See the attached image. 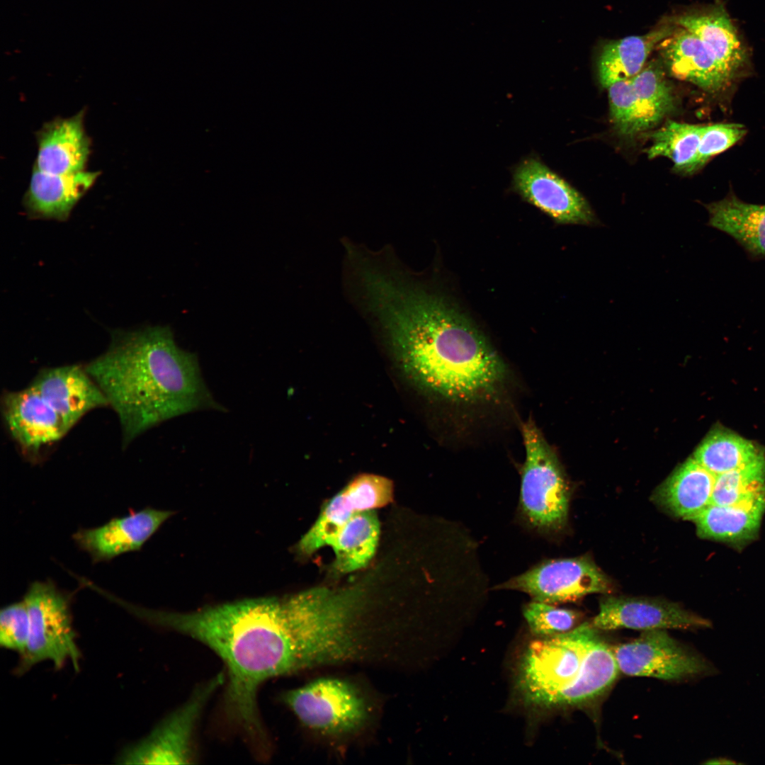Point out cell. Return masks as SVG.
<instances>
[{
  "label": "cell",
  "instance_id": "5",
  "mask_svg": "<svg viewBox=\"0 0 765 765\" xmlns=\"http://www.w3.org/2000/svg\"><path fill=\"white\" fill-rule=\"evenodd\" d=\"M23 599L28 614L29 635L17 674H24L44 661H50L56 669L69 661L78 671L81 652L72 625L69 595L51 581H35Z\"/></svg>",
  "mask_w": 765,
  "mask_h": 765
},
{
  "label": "cell",
  "instance_id": "13",
  "mask_svg": "<svg viewBox=\"0 0 765 765\" xmlns=\"http://www.w3.org/2000/svg\"><path fill=\"white\" fill-rule=\"evenodd\" d=\"M597 630L697 629L710 623L679 604L645 597L607 596L591 622Z\"/></svg>",
  "mask_w": 765,
  "mask_h": 765
},
{
  "label": "cell",
  "instance_id": "29",
  "mask_svg": "<svg viewBox=\"0 0 765 765\" xmlns=\"http://www.w3.org/2000/svg\"><path fill=\"white\" fill-rule=\"evenodd\" d=\"M765 496V456L715 477L711 504L728 506Z\"/></svg>",
  "mask_w": 765,
  "mask_h": 765
},
{
  "label": "cell",
  "instance_id": "25",
  "mask_svg": "<svg viewBox=\"0 0 765 765\" xmlns=\"http://www.w3.org/2000/svg\"><path fill=\"white\" fill-rule=\"evenodd\" d=\"M379 535V521L373 510L355 513L330 545L336 568L346 573L365 567L375 552Z\"/></svg>",
  "mask_w": 765,
  "mask_h": 765
},
{
  "label": "cell",
  "instance_id": "17",
  "mask_svg": "<svg viewBox=\"0 0 765 765\" xmlns=\"http://www.w3.org/2000/svg\"><path fill=\"white\" fill-rule=\"evenodd\" d=\"M83 110L67 118L45 123L37 132L38 154L34 167L52 174L84 170L90 154V139L84 127Z\"/></svg>",
  "mask_w": 765,
  "mask_h": 765
},
{
  "label": "cell",
  "instance_id": "1",
  "mask_svg": "<svg viewBox=\"0 0 765 765\" xmlns=\"http://www.w3.org/2000/svg\"><path fill=\"white\" fill-rule=\"evenodd\" d=\"M385 256L352 266L363 305L384 332L403 370L423 390L454 403L494 398L506 364L484 334L443 295L413 280Z\"/></svg>",
  "mask_w": 765,
  "mask_h": 765
},
{
  "label": "cell",
  "instance_id": "10",
  "mask_svg": "<svg viewBox=\"0 0 765 765\" xmlns=\"http://www.w3.org/2000/svg\"><path fill=\"white\" fill-rule=\"evenodd\" d=\"M530 595L548 604L574 601L593 593H608L611 584L589 558L548 560L509 580L502 586Z\"/></svg>",
  "mask_w": 765,
  "mask_h": 765
},
{
  "label": "cell",
  "instance_id": "16",
  "mask_svg": "<svg viewBox=\"0 0 765 765\" xmlns=\"http://www.w3.org/2000/svg\"><path fill=\"white\" fill-rule=\"evenodd\" d=\"M659 45L668 69L675 77L708 94H724L737 81L703 40L682 27L679 26Z\"/></svg>",
  "mask_w": 765,
  "mask_h": 765
},
{
  "label": "cell",
  "instance_id": "34",
  "mask_svg": "<svg viewBox=\"0 0 765 765\" xmlns=\"http://www.w3.org/2000/svg\"><path fill=\"white\" fill-rule=\"evenodd\" d=\"M29 635V619L23 600L3 607L0 611V646L18 652L26 651Z\"/></svg>",
  "mask_w": 765,
  "mask_h": 765
},
{
  "label": "cell",
  "instance_id": "33",
  "mask_svg": "<svg viewBox=\"0 0 765 765\" xmlns=\"http://www.w3.org/2000/svg\"><path fill=\"white\" fill-rule=\"evenodd\" d=\"M607 89L611 119L616 129L625 136L638 133V108L632 78L616 81Z\"/></svg>",
  "mask_w": 765,
  "mask_h": 765
},
{
  "label": "cell",
  "instance_id": "9",
  "mask_svg": "<svg viewBox=\"0 0 765 765\" xmlns=\"http://www.w3.org/2000/svg\"><path fill=\"white\" fill-rule=\"evenodd\" d=\"M620 672L633 676L680 681L713 674L715 668L663 629L643 631L612 647Z\"/></svg>",
  "mask_w": 765,
  "mask_h": 765
},
{
  "label": "cell",
  "instance_id": "23",
  "mask_svg": "<svg viewBox=\"0 0 765 765\" xmlns=\"http://www.w3.org/2000/svg\"><path fill=\"white\" fill-rule=\"evenodd\" d=\"M620 673L612 647L598 635L591 642L575 680L555 698L552 706H574L602 696Z\"/></svg>",
  "mask_w": 765,
  "mask_h": 765
},
{
  "label": "cell",
  "instance_id": "22",
  "mask_svg": "<svg viewBox=\"0 0 765 765\" xmlns=\"http://www.w3.org/2000/svg\"><path fill=\"white\" fill-rule=\"evenodd\" d=\"M765 510V496L737 504H710L692 521L704 538L742 543L756 534Z\"/></svg>",
  "mask_w": 765,
  "mask_h": 765
},
{
  "label": "cell",
  "instance_id": "4",
  "mask_svg": "<svg viewBox=\"0 0 765 765\" xmlns=\"http://www.w3.org/2000/svg\"><path fill=\"white\" fill-rule=\"evenodd\" d=\"M597 629L584 623L572 630L533 641L523 655L519 687L529 704L552 707L577 678Z\"/></svg>",
  "mask_w": 765,
  "mask_h": 765
},
{
  "label": "cell",
  "instance_id": "3",
  "mask_svg": "<svg viewBox=\"0 0 765 765\" xmlns=\"http://www.w3.org/2000/svg\"><path fill=\"white\" fill-rule=\"evenodd\" d=\"M84 366L118 416L123 448L166 420L222 409L202 378L198 358L177 346L168 327L115 332L108 350Z\"/></svg>",
  "mask_w": 765,
  "mask_h": 765
},
{
  "label": "cell",
  "instance_id": "35",
  "mask_svg": "<svg viewBox=\"0 0 765 765\" xmlns=\"http://www.w3.org/2000/svg\"><path fill=\"white\" fill-rule=\"evenodd\" d=\"M747 133L744 125L738 123H716L702 125L697 169H701L713 157L727 150Z\"/></svg>",
  "mask_w": 765,
  "mask_h": 765
},
{
  "label": "cell",
  "instance_id": "11",
  "mask_svg": "<svg viewBox=\"0 0 765 765\" xmlns=\"http://www.w3.org/2000/svg\"><path fill=\"white\" fill-rule=\"evenodd\" d=\"M511 188L557 224L597 223L586 200L537 157H528L515 166Z\"/></svg>",
  "mask_w": 765,
  "mask_h": 765
},
{
  "label": "cell",
  "instance_id": "6",
  "mask_svg": "<svg viewBox=\"0 0 765 765\" xmlns=\"http://www.w3.org/2000/svg\"><path fill=\"white\" fill-rule=\"evenodd\" d=\"M525 461L521 468L520 501L529 523L540 529H557L566 521L568 488L557 458L543 434L529 419L522 424Z\"/></svg>",
  "mask_w": 765,
  "mask_h": 765
},
{
  "label": "cell",
  "instance_id": "7",
  "mask_svg": "<svg viewBox=\"0 0 765 765\" xmlns=\"http://www.w3.org/2000/svg\"><path fill=\"white\" fill-rule=\"evenodd\" d=\"M284 703L305 727L329 734L353 731L368 718L366 702L346 681L322 678L286 692Z\"/></svg>",
  "mask_w": 765,
  "mask_h": 765
},
{
  "label": "cell",
  "instance_id": "19",
  "mask_svg": "<svg viewBox=\"0 0 765 765\" xmlns=\"http://www.w3.org/2000/svg\"><path fill=\"white\" fill-rule=\"evenodd\" d=\"M99 173L81 171L52 174L34 167L24 205L34 217L65 220Z\"/></svg>",
  "mask_w": 765,
  "mask_h": 765
},
{
  "label": "cell",
  "instance_id": "30",
  "mask_svg": "<svg viewBox=\"0 0 765 765\" xmlns=\"http://www.w3.org/2000/svg\"><path fill=\"white\" fill-rule=\"evenodd\" d=\"M356 512L342 491L332 497L298 545V550L310 555L319 548L330 545L346 522Z\"/></svg>",
  "mask_w": 765,
  "mask_h": 765
},
{
  "label": "cell",
  "instance_id": "36",
  "mask_svg": "<svg viewBox=\"0 0 765 765\" xmlns=\"http://www.w3.org/2000/svg\"><path fill=\"white\" fill-rule=\"evenodd\" d=\"M704 764H737V762H736V761H733V760H732L730 759L726 758V757H717V758L710 759V760H708L707 761L704 762Z\"/></svg>",
  "mask_w": 765,
  "mask_h": 765
},
{
  "label": "cell",
  "instance_id": "2",
  "mask_svg": "<svg viewBox=\"0 0 765 765\" xmlns=\"http://www.w3.org/2000/svg\"><path fill=\"white\" fill-rule=\"evenodd\" d=\"M310 602L306 591L248 599L179 613L141 607L138 616L202 642L227 672L225 710L258 754L268 742L257 706L267 680L306 669Z\"/></svg>",
  "mask_w": 765,
  "mask_h": 765
},
{
  "label": "cell",
  "instance_id": "20",
  "mask_svg": "<svg viewBox=\"0 0 765 765\" xmlns=\"http://www.w3.org/2000/svg\"><path fill=\"white\" fill-rule=\"evenodd\" d=\"M715 477L690 458L658 488L654 499L674 516L692 521L711 504Z\"/></svg>",
  "mask_w": 765,
  "mask_h": 765
},
{
  "label": "cell",
  "instance_id": "15",
  "mask_svg": "<svg viewBox=\"0 0 765 765\" xmlns=\"http://www.w3.org/2000/svg\"><path fill=\"white\" fill-rule=\"evenodd\" d=\"M174 511L147 507L91 528H80L73 535L79 548L95 562L109 561L123 554L140 550Z\"/></svg>",
  "mask_w": 765,
  "mask_h": 765
},
{
  "label": "cell",
  "instance_id": "24",
  "mask_svg": "<svg viewBox=\"0 0 765 765\" xmlns=\"http://www.w3.org/2000/svg\"><path fill=\"white\" fill-rule=\"evenodd\" d=\"M673 31L672 26L664 25L642 35L628 36L606 44L598 66L601 85L607 88L637 75L652 50Z\"/></svg>",
  "mask_w": 765,
  "mask_h": 765
},
{
  "label": "cell",
  "instance_id": "28",
  "mask_svg": "<svg viewBox=\"0 0 765 765\" xmlns=\"http://www.w3.org/2000/svg\"><path fill=\"white\" fill-rule=\"evenodd\" d=\"M638 108V132L649 129L674 108V97L664 72L650 64L632 78Z\"/></svg>",
  "mask_w": 765,
  "mask_h": 765
},
{
  "label": "cell",
  "instance_id": "12",
  "mask_svg": "<svg viewBox=\"0 0 765 765\" xmlns=\"http://www.w3.org/2000/svg\"><path fill=\"white\" fill-rule=\"evenodd\" d=\"M1 404L8 432L33 463L40 462L44 453L69 432L58 414L29 385L4 392Z\"/></svg>",
  "mask_w": 765,
  "mask_h": 765
},
{
  "label": "cell",
  "instance_id": "31",
  "mask_svg": "<svg viewBox=\"0 0 765 765\" xmlns=\"http://www.w3.org/2000/svg\"><path fill=\"white\" fill-rule=\"evenodd\" d=\"M523 616L533 634L546 637L572 630L581 618L577 611L537 601L524 607Z\"/></svg>",
  "mask_w": 765,
  "mask_h": 765
},
{
  "label": "cell",
  "instance_id": "27",
  "mask_svg": "<svg viewBox=\"0 0 765 765\" xmlns=\"http://www.w3.org/2000/svg\"><path fill=\"white\" fill-rule=\"evenodd\" d=\"M702 125L668 121L652 135L647 153L650 159H670L677 171L690 174L697 169Z\"/></svg>",
  "mask_w": 765,
  "mask_h": 765
},
{
  "label": "cell",
  "instance_id": "32",
  "mask_svg": "<svg viewBox=\"0 0 765 765\" xmlns=\"http://www.w3.org/2000/svg\"><path fill=\"white\" fill-rule=\"evenodd\" d=\"M356 512L374 510L390 503L393 487L387 478L379 475H361L342 489Z\"/></svg>",
  "mask_w": 765,
  "mask_h": 765
},
{
  "label": "cell",
  "instance_id": "8",
  "mask_svg": "<svg viewBox=\"0 0 765 765\" xmlns=\"http://www.w3.org/2000/svg\"><path fill=\"white\" fill-rule=\"evenodd\" d=\"M225 681L221 673L200 686L179 708L163 720L145 738L119 756L123 764H188L194 759L193 738L202 711Z\"/></svg>",
  "mask_w": 765,
  "mask_h": 765
},
{
  "label": "cell",
  "instance_id": "14",
  "mask_svg": "<svg viewBox=\"0 0 765 765\" xmlns=\"http://www.w3.org/2000/svg\"><path fill=\"white\" fill-rule=\"evenodd\" d=\"M29 386L58 414L68 431L90 411L108 407L103 392L82 365L42 368Z\"/></svg>",
  "mask_w": 765,
  "mask_h": 765
},
{
  "label": "cell",
  "instance_id": "26",
  "mask_svg": "<svg viewBox=\"0 0 765 765\" xmlns=\"http://www.w3.org/2000/svg\"><path fill=\"white\" fill-rule=\"evenodd\" d=\"M765 456L764 449L737 434L718 426L698 446L693 458L715 476Z\"/></svg>",
  "mask_w": 765,
  "mask_h": 765
},
{
  "label": "cell",
  "instance_id": "18",
  "mask_svg": "<svg viewBox=\"0 0 765 765\" xmlns=\"http://www.w3.org/2000/svg\"><path fill=\"white\" fill-rule=\"evenodd\" d=\"M676 23L698 36L736 81L746 73L749 64L747 49L722 6L685 14Z\"/></svg>",
  "mask_w": 765,
  "mask_h": 765
},
{
  "label": "cell",
  "instance_id": "21",
  "mask_svg": "<svg viewBox=\"0 0 765 765\" xmlns=\"http://www.w3.org/2000/svg\"><path fill=\"white\" fill-rule=\"evenodd\" d=\"M706 208L710 226L734 238L751 254L765 256V205L730 195Z\"/></svg>",
  "mask_w": 765,
  "mask_h": 765
}]
</instances>
